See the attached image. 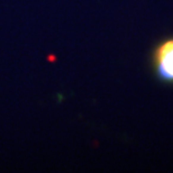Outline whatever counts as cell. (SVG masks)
<instances>
[{
  "instance_id": "6da1fadb",
  "label": "cell",
  "mask_w": 173,
  "mask_h": 173,
  "mask_svg": "<svg viewBox=\"0 0 173 173\" xmlns=\"http://www.w3.org/2000/svg\"><path fill=\"white\" fill-rule=\"evenodd\" d=\"M154 67L158 76L173 83V38L162 42L154 52Z\"/></svg>"
}]
</instances>
